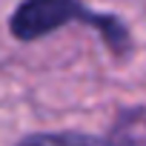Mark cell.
Returning a JSON list of instances; mask_svg holds the SVG:
<instances>
[{"mask_svg":"<svg viewBox=\"0 0 146 146\" xmlns=\"http://www.w3.org/2000/svg\"><path fill=\"white\" fill-rule=\"evenodd\" d=\"M75 20L95 26L112 49L126 46V29L115 17L95 15L86 6H80L78 0H26L12 17V35L20 40H35V37H43V35H49L66 23H75Z\"/></svg>","mask_w":146,"mask_h":146,"instance_id":"6da1fadb","label":"cell"},{"mask_svg":"<svg viewBox=\"0 0 146 146\" xmlns=\"http://www.w3.org/2000/svg\"><path fill=\"white\" fill-rule=\"evenodd\" d=\"M20 146H109L100 137L92 135H78V132H60V135H35L26 137Z\"/></svg>","mask_w":146,"mask_h":146,"instance_id":"7a4b0ae2","label":"cell"}]
</instances>
